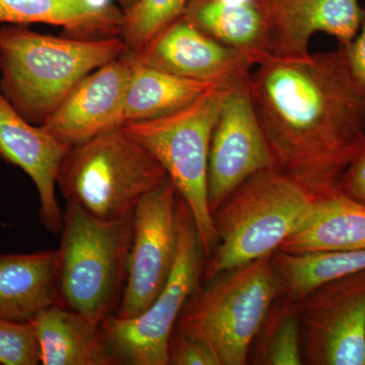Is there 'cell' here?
Instances as JSON below:
<instances>
[{
	"label": "cell",
	"mask_w": 365,
	"mask_h": 365,
	"mask_svg": "<svg viewBox=\"0 0 365 365\" xmlns=\"http://www.w3.org/2000/svg\"><path fill=\"white\" fill-rule=\"evenodd\" d=\"M248 91L273 169L316 199L339 192L365 143V83L345 48L269 57L254 67Z\"/></svg>",
	"instance_id": "1"
},
{
	"label": "cell",
	"mask_w": 365,
	"mask_h": 365,
	"mask_svg": "<svg viewBox=\"0 0 365 365\" xmlns=\"http://www.w3.org/2000/svg\"><path fill=\"white\" fill-rule=\"evenodd\" d=\"M126 51L120 37L78 39L2 26L0 91L26 121L40 126L81 79Z\"/></svg>",
	"instance_id": "2"
},
{
	"label": "cell",
	"mask_w": 365,
	"mask_h": 365,
	"mask_svg": "<svg viewBox=\"0 0 365 365\" xmlns=\"http://www.w3.org/2000/svg\"><path fill=\"white\" fill-rule=\"evenodd\" d=\"M316 198L274 169L242 182L212 215L217 244L201 281L271 256L302 225Z\"/></svg>",
	"instance_id": "3"
},
{
	"label": "cell",
	"mask_w": 365,
	"mask_h": 365,
	"mask_svg": "<svg viewBox=\"0 0 365 365\" xmlns=\"http://www.w3.org/2000/svg\"><path fill=\"white\" fill-rule=\"evenodd\" d=\"M280 297L271 255L199 285L176 327L207 346L220 365H246L255 338Z\"/></svg>",
	"instance_id": "4"
},
{
	"label": "cell",
	"mask_w": 365,
	"mask_h": 365,
	"mask_svg": "<svg viewBox=\"0 0 365 365\" xmlns=\"http://www.w3.org/2000/svg\"><path fill=\"white\" fill-rule=\"evenodd\" d=\"M133 213L95 217L66 202L58 251L57 304L102 322L117 313L126 283Z\"/></svg>",
	"instance_id": "5"
},
{
	"label": "cell",
	"mask_w": 365,
	"mask_h": 365,
	"mask_svg": "<svg viewBox=\"0 0 365 365\" xmlns=\"http://www.w3.org/2000/svg\"><path fill=\"white\" fill-rule=\"evenodd\" d=\"M168 178L157 158L121 127L72 146L60 165L57 186L66 202L115 220L132 215Z\"/></svg>",
	"instance_id": "6"
},
{
	"label": "cell",
	"mask_w": 365,
	"mask_h": 365,
	"mask_svg": "<svg viewBox=\"0 0 365 365\" xmlns=\"http://www.w3.org/2000/svg\"><path fill=\"white\" fill-rule=\"evenodd\" d=\"M235 88H211L177 111L122 127L157 158L174 182L193 216L205 259L217 244L207 193L211 137L225 98Z\"/></svg>",
	"instance_id": "7"
},
{
	"label": "cell",
	"mask_w": 365,
	"mask_h": 365,
	"mask_svg": "<svg viewBox=\"0 0 365 365\" xmlns=\"http://www.w3.org/2000/svg\"><path fill=\"white\" fill-rule=\"evenodd\" d=\"M204 262L193 216L179 195L176 260L162 292L136 318L123 319L111 314L102 321L117 364L169 365L170 333L187 300L200 285Z\"/></svg>",
	"instance_id": "8"
},
{
	"label": "cell",
	"mask_w": 365,
	"mask_h": 365,
	"mask_svg": "<svg viewBox=\"0 0 365 365\" xmlns=\"http://www.w3.org/2000/svg\"><path fill=\"white\" fill-rule=\"evenodd\" d=\"M295 304L304 364L365 365V269L322 283Z\"/></svg>",
	"instance_id": "9"
},
{
	"label": "cell",
	"mask_w": 365,
	"mask_h": 365,
	"mask_svg": "<svg viewBox=\"0 0 365 365\" xmlns=\"http://www.w3.org/2000/svg\"><path fill=\"white\" fill-rule=\"evenodd\" d=\"M178 193L168 178L146 194L133 211V235L126 283L115 316L128 319L144 313L162 292L178 249Z\"/></svg>",
	"instance_id": "10"
},
{
	"label": "cell",
	"mask_w": 365,
	"mask_h": 365,
	"mask_svg": "<svg viewBox=\"0 0 365 365\" xmlns=\"http://www.w3.org/2000/svg\"><path fill=\"white\" fill-rule=\"evenodd\" d=\"M269 169H273L272 160L247 83L228 93L211 137L207 176L211 215L242 182Z\"/></svg>",
	"instance_id": "11"
},
{
	"label": "cell",
	"mask_w": 365,
	"mask_h": 365,
	"mask_svg": "<svg viewBox=\"0 0 365 365\" xmlns=\"http://www.w3.org/2000/svg\"><path fill=\"white\" fill-rule=\"evenodd\" d=\"M134 61V53L127 50L91 72L69 91L41 126L71 148L123 127Z\"/></svg>",
	"instance_id": "12"
},
{
	"label": "cell",
	"mask_w": 365,
	"mask_h": 365,
	"mask_svg": "<svg viewBox=\"0 0 365 365\" xmlns=\"http://www.w3.org/2000/svg\"><path fill=\"white\" fill-rule=\"evenodd\" d=\"M137 61L179 78L218 86L248 83L253 62L218 42L184 16L134 53Z\"/></svg>",
	"instance_id": "13"
},
{
	"label": "cell",
	"mask_w": 365,
	"mask_h": 365,
	"mask_svg": "<svg viewBox=\"0 0 365 365\" xmlns=\"http://www.w3.org/2000/svg\"><path fill=\"white\" fill-rule=\"evenodd\" d=\"M71 146L39 125L26 121L0 91V158L30 177L39 195V218L46 230L59 234L63 212L56 198L57 175Z\"/></svg>",
	"instance_id": "14"
},
{
	"label": "cell",
	"mask_w": 365,
	"mask_h": 365,
	"mask_svg": "<svg viewBox=\"0 0 365 365\" xmlns=\"http://www.w3.org/2000/svg\"><path fill=\"white\" fill-rule=\"evenodd\" d=\"M270 32L272 56L302 57L316 34L348 47L359 33L364 9L359 0H259Z\"/></svg>",
	"instance_id": "15"
},
{
	"label": "cell",
	"mask_w": 365,
	"mask_h": 365,
	"mask_svg": "<svg viewBox=\"0 0 365 365\" xmlns=\"http://www.w3.org/2000/svg\"><path fill=\"white\" fill-rule=\"evenodd\" d=\"M43 365H116L102 322L53 304L31 322Z\"/></svg>",
	"instance_id": "16"
},
{
	"label": "cell",
	"mask_w": 365,
	"mask_h": 365,
	"mask_svg": "<svg viewBox=\"0 0 365 365\" xmlns=\"http://www.w3.org/2000/svg\"><path fill=\"white\" fill-rule=\"evenodd\" d=\"M122 21L112 0H0V24L60 26L78 39L120 37Z\"/></svg>",
	"instance_id": "17"
},
{
	"label": "cell",
	"mask_w": 365,
	"mask_h": 365,
	"mask_svg": "<svg viewBox=\"0 0 365 365\" xmlns=\"http://www.w3.org/2000/svg\"><path fill=\"white\" fill-rule=\"evenodd\" d=\"M58 251L0 254V318L30 323L57 304Z\"/></svg>",
	"instance_id": "18"
},
{
	"label": "cell",
	"mask_w": 365,
	"mask_h": 365,
	"mask_svg": "<svg viewBox=\"0 0 365 365\" xmlns=\"http://www.w3.org/2000/svg\"><path fill=\"white\" fill-rule=\"evenodd\" d=\"M184 18L255 66L272 56L268 21L259 0H189Z\"/></svg>",
	"instance_id": "19"
},
{
	"label": "cell",
	"mask_w": 365,
	"mask_h": 365,
	"mask_svg": "<svg viewBox=\"0 0 365 365\" xmlns=\"http://www.w3.org/2000/svg\"><path fill=\"white\" fill-rule=\"evenodd\" d=\"M361 249H365V205L337 192L314 200L279 251L304 254Z\"/></svg>",
	"instance_id": "20"
},
{
	"label": "cell",
	"mask_w": 365,
	"mask_h": 365,
	"mask_svg": "<svg viewBox=\"0 0 365 365\" xmlns=\"http://www.w3.org/2000/svg\"><path fill=\"white\" fill-rule=\"evenodd\" d=\"M217 86L173 76L135 58L125 102V124L165 116Z\"/></svg>",
	"instance_id": "21"
},
{
	"label": "cell",
	"mask_w": 365,
	"mask_h": 365,
	"mask_svg": "<svg viewBox=\"0 0 365 365\" xmlns=\"http://www.w3.org/2000/svg\"><path fill=\"white\" fill-rule=\"evenodd\" d=\"M273 261L281 297L297 302L322 283L365 269V249L289 254L277 251Z\"/></svg>",
	"instance_id": "22"
},
{
	"label": "cell",
	"mask_w": 365,
	"mask_h": 365,
	"mask_svg": "<svg viewBox=\"0 0 365 365\" xmlns=\"http://www.w3.org/2000/svg\"><path fill=\"white\" fill-rule=\"evenodd\" d=\"M249 361L253 364H304L302 331L297 304L279 297L255 338Z\"/></svg>",
	"instance_id": "23"
},
{
	"label": "cell",
	"mask_w": 365,
	"mask_h": 365,
	"mask_svg": "<svg viewBox=\"0 0 365 365\" xmlns=\"http://www.w3.org/2000/svg\"><path fill=\"white\" fill-rule=\"evenodd\" d=\"M189 0H137L123 11L120 38L137 53L165 26L184 16Z\"/></svg>",
	"instance_id": "24"
},
{
	"label": "cell",
	"mask_w": 365,
	"mask_h": 365,
	"mask_svg": "<svg viewBox=\"0 0 365 365\" xmlns=\"http://www.w3.org/2000/svg\"><path fill=\"white\" fill-rule=\"evenodd\" d=\"M0 364H41L40 348L32 324L0 318Z\"/></svg>",
	"instance_id": "25"
},
{
	"label": "cell",
	"mask_w": 365,
	"mask_h": 365,
	"mask_svg": "<svg viewBox=\"0 0 365 365\" xmlns=\"http://www.w3.org/2000/svg\"><path fill=\"white\" fill-rule=\"evenodd\" d=\"M168 359L169 365H220L207 346L177 327L170 333Z\"/></svg>",
	"instance_id": "26"
},
{
	"label": "cell",
	"mask_w": 365,
	"mask_h": 365,
	"mask_svg": "<svg viewBox=\"0 0 365 365\" xmlns=\"http://www.w3.org/2000/svg\"><path fill=\"white\" fill-rule=\"evenodd\" d=\"M340 193L365 205V143L341 178Z\"/></svg>",
	"instance_id": "27"
},
{
	"label": "cell",
	"mask_w": 365,
	"mask_h": 365,
	"mask_svg": "<svg viewBox=\"0 0 365 365\" xmlns=\"http://www.w3.org/2000/svg\"><path fill=\"white\" fill-rule=\"evenodd\" d=\"M344 48L353 72L362 83H365V9L364 21L359 33L351 44Z\"/></svg>",
	"instance_id": "28"
},
{
	"label": "cell",
	"mask_w": 365,
	"mask_h": 365,
	"mask_svg": "<svg viewBox=\"0 0 365 365\" xmlns=\"http://www.w3.org/2000/svg\"><path fill=\"white\" fill-rule=\"evenodd\" d=\"M117 2L118 6L121 7L122 11H126L127 9L133 6L137 0H115Z\"/></svg>",
	"instance_id": "29"
}]
</instances>
